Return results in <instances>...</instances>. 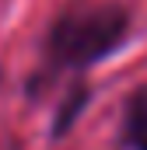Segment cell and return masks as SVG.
<instances>
[{"label": "cell", "instance_id": "6da1fadb", "mask_svg": "<svg viewBox=\"0 0 147 150\" xmlns=\"http://www.w3.org/2000/svg\"><path fill=\"white\" fill-rule=\"evenodd\" d=\"M126 35V11L116 4H88V7H70L53 35H49V52L63 67H88L112 49Z\"/></svg>", "mask_w": 147, "mask_h": 150}, {"label": "cell", "instance_id": "7a4b0ae2", "mask_svg": "<svg viewBox=\"0 0 147 150\" xmlns=\"http://www.w3.org/2000/svg\"><path fill=\"white\" fill-rule=\"evenodd\" d=\"M126 140L133 143V150H147V87L137 91V98L130 101V112H126Z\"/></svg>", "mask_w": 147, "mask_h": 150}]
</instances>
